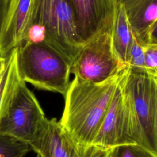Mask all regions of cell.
<instances>
[{"label":"cell","mask_w":157,"mask_h":157,"mask_svg":"<svg viewBox=\"0 0 157 157\" xmlns=\"http://www.w3.org/2000/svg\"><path fill=\"white\" fill-rule=\"evenodd\" d=\"M121 88L134 144L157 157L155 134L156 79L145 70L126 68Z\"/></svg>","instance_id":"2"},{"label":"cell","mask_w":157,"mask_h":157,"mask_svg":"<svg viewBox=\"0 0 157 157\" xmlns=\"http://www.w3.org/2000/svg\"><path fill=\"white\" fill-rule=\"evenodd\" d=\"M156 79V78H155ZM156 90H155V134L156 144L157 147V80L156 79Z\"/></svg>","instance_id":"21"},{"label":"cell","mask_w":157,"mask_h":157,"mask_svg":"<svg viewBox=\"0 0 157 157\" xmlns=\"http://www.w3.org/2000/svg\"><path fill=\"white\" fill-rule=\"evenodd\" d=\"M145 62L146 45L135 39L129 56L128 68L145 71Z\"/></svg>","instance_id":"16"},{"label":"cell","mask_w":157,"mask_h":157,"mask_svg":"<svg viewBox=\"0 0 157 157\" xmlns=\"http://www.w3.org/2000/svg\"><path fill=\"white\" fill-rule=\"evenodd\" d=\"M46 36L45 28L39 24H32L27 33L26 38L25 42L32 44H40L45 40Z\"/></svg>","instance_id":"18"},{"label":"cell","mask_w":157,"mask_h":157,"mask_svg":"<svg viewBox=\"0 0 157 157\" xmlns=\"http://www.w3.org/2000/svg\"><path fill=\"white\" fill-rule=\"evenodd\" d=\"M126 68L113 50L111 31L102 32L86 42L71 66V73L84 80L99 83Z\"/></svg>","instance_id":"6"},{"label":"cell","mask_w":157,"mask_h":157,"mask_svg":"<svg viewBox=\"0 0 157 157\" xmlns=\"http://www.w3.org/2000/svg\"><path fill=\"white\" fill-rule=\"evenodd\" d=\"M5 58H4V57H2L1 55V54H0V61H2Z\"/></svg>","instance_id":"24"},{"label":"cell","mask_w":157,"mask_h":157,"mask_svg":"<svg viewBox=\"0 0 157 157\" xmlns=\"http://www.w3.org/2000/svg\"><path fill=\"white\" fill-rule=\"evenodd\" d=\"M111 37L115 55L119 61L128 67L131 49L136 39L120 0L113 17Z\"/></svg>","instance_id":"12"},{"label":"cell","mask_w":157,"mask_h":157,"mask_svg":"<svg viewBox=\"0 0 157 157\" xmlns=\"http://www.w3.org/2000/svg\"><path fill=\"white\" fill-rule=\"evenodd\" d=\"M40 157H41V156H40Z\"/></svg>","instance_id":"27"},{"label":"cell","mask_w":157,"mask_h":157,"mask_svg":"<svg viewBox=\"0 0 157 157\" xmlns=\"http://www.w3.org/2000/svg\"><path fill=\"white\" fill-rule=\"evenodd\" d=\"M31 150L28 144L0 134V157H24Z\"/></svg>","instance_id":"13"},{"label":"cell","mask_w":157,"mask_h":157,"mask_svg":"<svg viewBox=\"0 0 157 157\" xmlns=\"http://www.w3.org/2000/svg\"><path fill=\"white\" fill-rule=\"evenodd\" d=\"M125 69L99 83L74 76L64 96V107L59 121L74 142L82 145L93 144Z\"/></svg>","instance_id":"1"},{"label":"cell","mask_w":157,"mask_h":157,"mask_svg":"<svg viewBox=\"0 0 157 157\" xmlns=\"http://www.w3.org/2000/svg\"><path fill=\"white\" fill-rule=\"evenodd\" d=\"M46 118L36 96L21 80L0 114V134L29 145Z\"/></svg>","instance_id":"5"},{"label":"cell","mask_w":157,"mask_h":157,"mask_svg":"<svg viewBox=\"0 0 157 157\" xmlns=\"http://www.w3.org/2000/svg\"><path fill=\"white\" fill-rule=\"evenodd\" d=\"M135 39L147 45L150 32L157 21V0H120Z\"/></svg>","instance_id":"11"},{"label":"cell","mask_w":157,"mask_h":157,"mask_svg":"<svg viewBox=\"0 0 157 157\" xmlns=\"http://www.w3.org/2000/svg\"><path fill=\"white\" fill-rule=\"evenodd\" d=\"M5 65H6V64H5ZM4 68H5V66H4V67L0 71V80L1 79V77H2V75H3V73H4Z\"/></svg>","instance_id":"23"},{"label":"cell","mask_w":157,"mask_h":157,"mask_svg":"<svg viewBox=\"0 0 157 157\" xmlns=\"http://www.w3.org/2000/svg\"><path fill=\"white\" fill-rule=\"evenodd\" d=\"M110 157H156L145 148L136 144H124L111 149Z\"/></svg>","instance_id":"14"},{"label":"cell","mask_w":157,"mask_h":157,"mask_svg":"<svg viewBox=\"0 0 157 157\" xmlns=\"http://www.w3.org/2000/svg\"><path fill=\"white\" fill-rule=\"evenodd\" d=\"M5 63H6V58L2 61H0V71L5 66Z\"/></svg>","instance_id":"22"},{"label":"cell","mask_w":157,"mask_h":157,"mask_svg":"<svg viewBox=\"0 0 157 157\" xmlns=\"http://www.w3.org/2000/svg\"><path fill=\"white\" fill-rule=\"evenodd\" d=\"M155 78H156V80H157V77H155Z\"/></svg>","instance_id":"26"},{"label":"cell","mask_w":157,"mask_h":157,"mask_svg":"<svg viewBox=\"0 0 157 157\" xmlns=\"http://www.w3.org/2000/svg\"><path fill=\"white\" fill-rule=\"evenodd\" d=\"M118 1L119 0H71L77 33L83 44L100 33L111 31Z\"/></svg>","instance_id":"7"},{"label":"cell","mask_w":157,"mask_h":157,"mask_svg":"<svg viewBox=\"0 0 157 157\" xmlns=\"http://www.w3.org/2000/svg\"><path fill=\"white\" fill-rule=\"evenodd\" d=\"M36 157H40V156L39 154H37V156H36Z\"/></svg>","instance_id":"25"},{"label":"cell","mask_w":157,"mask_h":157,"mask_svg":"<svg viewBox=\"0 0 157 157\" xmlns=\"http://www.w3.org/2000/svg\"><path fill=\"white\" fill-rule=\"evenodd\" d=\"M145 71L151 76L157 77V43L146 45Z\"/></svg>","instance_id":"17"},{"label":"cell","mask_w":157,"mask_h":157,"mask_svg":"<svg viewBox=\"0 0 157 157\" xmlns=\"http://www.w3.org/2000/svg\"><path fill=\"white\" fill-rule=\"evenodd\" d=\"M9 0H0V31L7 7Z\"/></svg>","instance_id":"19"},{"label":"cell","mask_w":157,"mask_h":157,"mask_svg":"<svg viewBox=\"0 0 157 157\" xmlns=\"http://www.w3.org/2000/svg\"><path fill=\"white\" fill-rule=\"evenodd\" d=\"M123 74L93 142L106 148L134 144L130 133L128 117L121 88V81Z\"/></svg>","instance_id":"8"},{"label":"cell","mask_w":157,"mask_h":157,"mask_svg":"<svg viewBox=\"0 0 157 157\" xmlns=\"http://www.w3.org/2000/svg\"><path fill=\"white\" fill-rule=\"evenodd\" d=\"M33 0H9L0 31V54L5 58L25 42L32 23Z\"/></svg>","instance_id":"9"},{"label":"cell","mask_w":157,"mask_h":157,"mask_svg":"<svg viewBox=\"0 0 157 157\" xmlns=\"http://www.w3.org/2000/svg\"><path fill=\"white\" fill-rule=\"evenodd\" d=\"M29 147L41 157H73L75 142L59 121L46 118Z\"/></svg>","instance_id":"10"},{"label":"cell","mask_w":157,"mask_h":157,"mask_svg":"<svg viewBox=\"0 0 157 157\" xmlns=\"http://www.w3.org/2000/svg\"><path fill=\"white\" fill-rule=\"evenodd\" d=\"M157 43V21L151 28L149 36H148V44H155Z\"/></svg>","instance_id":"20"},{"label":"cell","mask_w":157,"mask_h":157,"mask_svg":"<svg viewBox=\"0 0 157 157\" xmlns=\"http://www.w3.org/2000/svg\"><path fill=\"white\" fill-rule=\"evenodd\" d=\"M19 75L35 88L64 96L70 85L71 64L44 43L25 42L17 48Z\"/></svg>","instance_id":"3"},{"label":"cell","mask_w":157,"mask_h":157,"mask_svg":"<svg viewBox=\"0 0 157 157\" xmlns=\"http://www.w3.org/2000/svg\"><path fill=\"white\" fill-rule=\"evenodd\" d=\"M42 25L43 43L60 54L71 66L84 44L77 29L71 0H33L32 24Z\"/></svg>","instance_id":"4"},{"label":"cell","mask_w":157,"mask_h":157,"mask_svg":"<svg viewBox=\"0 0 157 157\" xmlns=\"http://www.w3.org/2000/svg\"><path fill=\"white\" fill-rule=\"evenodd\" d=\"M111 149L94 144L82 145L75 142L73 157H110Z\"/></svg>","instance_id":"15"}]
</instances>
